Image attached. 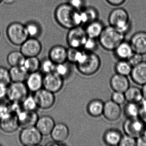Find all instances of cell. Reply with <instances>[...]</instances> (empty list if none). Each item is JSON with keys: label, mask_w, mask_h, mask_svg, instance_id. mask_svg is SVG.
<instances>
[{"label": "cell", "mask_w": 146, "mask_h": 146, "mask_svg": "<svg viewBox=\"0 0 146 146\" xmlns=\"http://www.w3.org/2000/svg\"><path fill=\"white\" fill-rule=\"evenodd\" d=\"M54 17L60 25L67 29L82 25L80 11L74 9L68 3L59 5L55 10Z\"/></svg>", "instance_id": "cell-1"}, {"label": "cell", "mask_w": 146, "mask_h": 146, "mask_svg": "<svg viewBox=\"0 0 146 146\" xmlns=\"http://www.w3.org/2000/svg\"><path fill=\"white\" fill-rule=\"evenodd\" d=\"M76 64L80 73L84 76H90L99 70L101 62L99 56L94 52L81 50Z\"/></svg>", "instance_id": "cell-2"}, {"label": "cell", "mask_w": 146, "mask_h": 146, "mask_svg": "<svg viewBox=\"0 0 146 146\" xmlns=\"http://www.w3.org/2000/svg\"><path fill=\"white\" fill-rule=\"evenodd\" d=\"M125 35L120 33L113 26L104 27L98 38L99 43L104 49L107 51H114L122 42L124 40Z\"/></svg>", "instance_id": "cell-3"}, {"label": "cell", "mask_w": 146, "mask_h": 146, "mask_svg": "<svg viewBox=\"0 0 146 146\" xmlns=\"http://www.w3.org/2000/svg\"><path fill=\"white\" fill-rule=\"evenodd\" d=\"M108 21L109 25L113 26L125 35L131 27L129 13L125 9L121 7L115 8L111 12Z\"/></svg>", "instance_id": "cell-4"}, {"label": "cell", "mask_w": 146, "mask_h": 146, "mask_svg": "<svg viewBox=\"0 0 146 146\" xmlns=\"http://www.w3.org/2000/svg\"><path fill=\"white\" fill-rule=\"evenodd\" d=\"M7 35L10 42L15 46H21L29 38L25 25L18 22L8 25Z\"/></svg>", "instance_id": "cell-5"}, {"label": "cell", "mask_w": 146, "mask_h": 146, "mask_svg": "<svg viewBox=\"0 0 146 146\" xmlns=\"http://www.w3.org/2000/svg\"><path fill=\"white\" fill-rule=\"evenodd\" d=\"M42 136L35 126L25 127L19 133V141L24 146H36L41 142Z\"/></svg>", "instance_id": "cell-6"}, {"label": "cell", "mask_w": 146, "mask_h": 146, "mask_svg": "<svg viewBox=\"0 0 146 146\" xmlns=\"http://www.w3.org/2000/svg\"><path fill=\"white\" fill-rule=\"evenodd\" d=\"M29 91L24 82H12L7 87V97L11 102L21 103L29 95Z\"/></svg>", "instance_id": "cell-7"}, {"label": "cell", "mask_w": 146, "mask_h": 146, "mask_svg": "<svg viewBox=\"0 0 146 146\" xmlns=\"http://www.w3.org/2000/svg\"><path fill=\"white\" fill-rule=\"evenodd\" d=\"M87 37L84 29L81 26H77L69 29L66 40L70 47L80 49L82 47Z\"/></svg>", "instance_id": "cell-8"}, {"label": "cell", "mask_w": 146, "mask_h": 146, "mask_svg": "<svg viewBox=\"0 0 146 146\" xmlns=\"http://www.w3.org/2000/svg\"><path fill=\"white\" fill-rule=\"evenodd\" d=\"M146 125L139 118H127L123 124V130L125 134L137 138L142 135Z\"/></svg>", "instance_id": "cell-9"}, {"label": "cell", "mask_w": 146, "mask_h": 146, "mask_svg": "<svg viewBox=\"0 0 146 146\" xmlns=\"http://www.w3.org/2000/svg\"><path fill=\"white\" fill-rule=\"evenodd\" d=\"M64 78L55 72L45 74L43 76V88L53 93H58L64 86Z\"/></svg>", "instance_id": "cell-10"}, {"label": "cell", "mask_w": 146, "mask_h": 146, "mask_svg": "<svg viewBox=\"0 0 146 146\" xmlns=\"http://www.w3.org/2000/svg\"><path fill=\"white\" fill-rule=\"evenodd\" d=\"M54 94L44 88L35 92L34 96L38 107L42 109L51 108L55 103Z\"/></svg>", "instance_id": "cell-11"}, {"label": "cell", "mask_w": 146, "mask_h": 146, "mask_svg": "<svg viewBox=\"0 0 146 146\" xmlns=\"http://www.w3.org/2000/svg\"><path fill=\"white\" fill-rule=\"evenodd\" d=\"M20 46V51L25 58L37 57L42 49L40 42L37 38L32 37H29Z\"/></svg>", "instance_id": "cell-12"}, {"label": "cell", "mask_w": 146, "mask_h": 146, "mask_svg": "<svg viewBox=\"0 0 146 146\" xmlns=\"http://www.w3.org/2000/svg\"><path fill=\"white\" fill-rule=\"evenodd\" d=\"M133 52L146 54V31H140L135 33L129 41Z\"/></svg>", "instance_id": "cell-13"}, {"label": "cell", "mask_w": 146, "mask_h": 146, "mask_svg": "<svg viewBox=\"0 0 146 146\" xmlns=\"http://www.w3.org/2000/svg\"><path fill=\"white\" fill-rule=\"evenodd\" d=\"M121 114L120 105L115 103L111 100L104 103L103 115L108 121H116L119 118Z\"/></svg>", "instance_id": "cell-14"}, {"label": "cell", "mask_w": 146, "mask_h": 146, "mask_svg": "<svg viewBox=\"0 0 146 146\" xmlns=\"http://www.w3.org/2000/svg\"><path fill=\"white\" fill-rule=\"evenodd\" d=\"M17 116L20 126L23 128L35 126L39 118V116L36 111L23 110Z\"/></svg>", "instance_id": "cell-15"}, {"label": "cell", "mask_w": 146, "mask_h": 146, "mask_svg": "<svg viewBox=\"0 0 146 146\" xmlns=\"http://www.w3.org/2000/svg\"><path fill=\"white\" fill-rule=\"evenodd\" d=\"M70 130L68 126L62 123L55 124L50 134L53 141L57 143H63L69 137Z\"/></svg>", "instance_id": "cell-16"}, {"label": "cell", "mask_w": 146, "mask_h": 146, "mask_svg": "<svg viewBox=\"0 0 146 146\" xmlns=\"http://www.w3.org/2000/svg\"><path fill=\"white\" fill-rule=\"evenodd\" d=\"M43 82L42 73L37 71L29 73L25 84L29 91L35 93L43 88Z\"/></svg>", "instance_id": "cell-17"}, {"label": "cell", "mask_w": 146, "mask_h": 146, "mask_svg": "<svg viewBox=\"0 0 146 146\" xmlns=\"http://www.w3.org/2000/svg\"><path fill=\"white\" fill-rule=\"evenodd\" d=\"M55 124L52 117L45 115L39 117L35 126L42 135L47 136L50 135Z\"/></svg>", "instance_id": "cell-18"}, {"label": "cell", "mask_w": 146, "mask_h": 146, "mask_svg": "<svg viewBox=\"0 0 146 146\" xmlns=\"http://www.w3.org/2000/svg\"><path fill=\"white\" fill-rule=\"evenodd\" d=\"M48 58L56 64L67 61V49L61 45L54 46L49 50Z\"/></svg>", "instance_id": "cell-19"}, {"label": "cell", "mask_w": 146, "mask_h": 146, "mask_svg": "<svg viewBox=\"0 0 146 146\" xmlns=\"http://www.w3.org/2000/svg\"><path fill=\"white\" fill-rule=\"evenodd\" d=\"M130 75L136 84L143 86L146 84V61H143L133 66Z\"/></svg>", "instance_id": "cell-20"}, {"label": "cell", "mask_w": 146, "mask_h": 146, "mask_svg": "<svg viewBox=\"0 0 146 146\" xmlns=\"http://www.w3.org/2000/svg\"><path fill=\"white\" fill-rule=\"evenodd\" d=\"M19 127L17 115L11 114L0 119V129L5 133H13Z\"/></svg>", "instance_id": "cell-21"}, {"label": "cell", "mask_w": 146, "mask_h": 146, "mask_svg": "<svg viewBox=\"0 0 146 146\" xmlns=\"http://www.w3.org/2000/svg\"><path fill=\"white\" fill-rule=\"evenodd\" d=\"M110 84L113 91L124 93L129 87L130 82L126 76L116 73L111 78Z\"/></svg>", "instance_id": "cell-22"}, {"label": "cell", "mask_w": 146, "mask_h": 146, "mask_svg": "<svg viewBox=\"0 0 146 146\" xmlns=\"http://www.w3.org/2000/svg\"><path fill=\"white\" fill-rule=\"evenodd\" d=\"M104 27L103 23L97 19L87 24L84 30L88 37L97 39L101 34Z\"/></svg>", "instance_id": "cell-23"}, {"label": "cell", "mask_w": 146, "mask_h": 146, "mask_svg": "<svg viewBox=\"0 0 146 146\" xmlns=\"http://www.w3.org/2000/svg\"><path fill=\"white\" fill-rule=\"evenodd\" d=\"M122 136L123 135L119 130L112 128L105 131L103 140L106 144L109 146H119Z\"/></svg>", "instance_id": "cell-24"}, {"label": "cell", "mask_w": 146, "mask_h": 146, "mask_svg": "<svg viewBox=\"0 0 146 146\" xmlns=\"http://www.w3.org/2000/svg\"><path fill=\"white\" fill-rule=\"evenodd\" d=\"M115 57L119 60H127L134 52L129 42L124 40L113 51Z\"/></svg>", "instance_id": "cell-25"}, {"label": "cell", "mask_w": 146, "mask_h": 146, "mask_svg": "<svg viewBox=\"0 0 146 146\" xmlns=\"http://www.w3.org/2000/svg\"><path fill=\"white\" fill-rule=\"evenodd\" d=\"M104 103L100 99H94L87 105V111L91 117H98L103 115Z\"/></svg>", "instance_id": "cell-26"}, {"label": "cell", "mask_w": 146, "mask_h": 146, "mask_svg": "<svg viewBox=\"0 0 146 146\" xmlns=\"http://www.w3.org/2000/svg\"><path fill=\"white\" fill-rule=\"evenodd\" d=\"M9 70L12 82H24L29 74L23 66H12Z\"/></svg>", "instance_id": "cell-27"}, {"label": "cell", "mask_w": 146, "mask_h": 146, "mask_svg": "<svg viewBox=\"0 0 146 146\" xmlns=\"http://www.w3.org/2000/svg\"><path fill=\"white\" fill-rule=\"evenodd\" d=\"M124 94L128 102L138 103L143 99L141 89L135 86H129Z\"/></svg>", "instance_id": "cell-28"}, {"label": "cell", "mask_w": 146, "mask_h": 146, "mask_svg": "<svg viewBox=\"0 0 146 146\" xmlns=\"http://www.w3.org/2000/svg\"><path fill=\"white\" fill-rule=\"evenodd\" d=\"M25 57L20 51H13L8 54L7 61L8 64L12 66H23Z\"/></svg>", "instance_id": "cell-29"}, {"label": "cell", "mask_w": 146, "mask_h": 146, "mask_svg": "<svg viewBox=\"0 0 146 146\" xmlns=\"http://www.w3.org/2000/svg\"><path fill=\"white\" fill-rule=\"evenodd\" d=\"M40 62L37 57H28L23 66L29 73H32L40 70Z\"/></svg>", "instance_id": "cell-30"}, {"label": "cell", "mask_w": 146, "mask_h": 146, "mask_svg": "<svg viewBox=\"0 0 146 146\" xmlns=\"http://www.w3.org/2000/svg\"><path fill=\"white\" fill-rule=\"evenodd\" d=\"M124 113L127 118L139 117V104L135 102H127L124 107Z\"/></svg>", "instance_id": "cell-31"}, {"label": "cell", "mask_w": 146, "mask_h": 146, "mask_svg": "<svg viewBox=\"0 0 146 146\" xmlns=\"http://www.w3.org/2000/svg\"><path fill=\"white\" fill-rule=\"evenodd\" d=\"M132 68L127 60H119L114 67L116 73L126 76L130 75Z\"/></svg>", "instance_id": "cell-32"}, {"label": "cell", "mask_w": 146, "mask_h": 146, "mask_svg": "<svg viewBox=\"0 0 146 146\" xmlns=\"http://www.w3.org/2000/svg\"><path fill=\"white\" fill-rule=\"evenodd\" d=\"M81 13L86 25L90 22L98 19V12L94 7H88L83 8L81 10Z\"/></svg>", "instance_id": "cell-33"}, {"label": "cell", "mask_w": 146, "mask_h": 146, "mask_svg": "<svg viewBox=\"0 0 146 146\" xmlns=\"http://www.w3.org/2000/svg\"><path fill=\"white\" fill-rule=\"evenodd\" d=\"M56 64L49 58H45L40 62V70L42 73L46 74L54 72Z\"/></svg>", "instance_id": "cell-34"}, {"label": "cell", "mask_w": 146, "mask_h": 146, "mask_svg": "<svg viewBox=\"0 0 146 146\" xmlns=\"http://www.w3.org/2000/svg\"><path fill=\"white\" fill-rule=\"evenodd\" d=\"M22 108L26 111H36L38 108L34 96L28 95L21 102Z\"/></svg>", "instance_id": "cell-35"}, {"label": "cell", "mask_w": 146, "mask_h": 146, "mask_svg": "<svg viewBox=\"0 0 146 146\" xmlns=\"http://www.w3.org/2000/svg\"><path fill=\"white\" fill-rule=\"evenodd\" d=\"M29 37L37 38L41 33L40 26L35 22H29L25 25Z\"/></svg>", "instance_id": "cell-36"}, {"label": "cell", "mask_w": 146, "mask_h": 146, "mask_svg": "<svg viewBox=\"0 0 146 146\" xmlns=\"http://www.w3.org/2000/svg\"><path fill=\"white\" fill-rule=\"evenodd\" d=\"M66 62L56 64L54 71V72H56L64 79L70 76L71 71L70 66L68 64H66Z\"/></svg>", "instance_id": "cell-37"}, {"label": "cell", "mask_w": 146, "mask_h": 146, "mask_svg": "<svg viewBox=\"0 0 146 146\" xmlns=\"http://www.w3.org/2000/svg\"><path fill=\"white\" fill-rule=\"evenodd\" d=\"M9 70L0 66V84L8 86L11 83Z\"/></svg>", "instance_id": "cell-38"}, {"label": "cell", "mask_w": 146, "mask_h": 146, "mask_svg": "<svg viewBox=\"0 0 146 146\" xmlns=\"http://www.w3.org/2000/svg\"><path fill=\"white\" fill-rule=\"evenodd\" d=\"M96 39L87 37L82 46V48L84 51L89 52H93L96 50L97 48Z\"/></svg>", "instance_id": "cell-39"}, {"label": "cell", "mask_w": 146, "mask_h": 146, "mask_svg": "<svg viewBox=\"0 0 146 146\" xmlns=\"http://www.w3.org/2000/svg\"><path fill=\"white\" fill-rule=\"evenodd\" d=\"M119 146H136V138L126 134H125L124 135H123Z\"/></svg>", "instance_id": "cell-40"}, {"label": "cell", "mask_w": 146, "mask_h": 146, "mask_svg": "<svg viewBox=\"0 0 146 146\" xmlns=\"http://www.w3.org/2000/svg\"><path fill=\"white\" fill-rule=\"evenodd\" d=\"M111 100L119 105L124 104L126 101L124 93L114 91L112 94Z\"/></svg>", "instance_id": "cell-41"}, {"label": "cell", "mask_w": 146, "mask_h": 146, "mask_svg": "<svg viewBox=\"0 0 146 146\" xmlns=\"http://www.w3.org/2000/svg\"><path fill=\"white\" fill-rule=\"evenodd\" d=\"M127 60L133 67L143 61V55L134 52Z\"/></svg>", "instance_id": "cell-42"}, {"label": "cell", "mask_w": 146, "mask_h": 146, "mask_svg": "<svg viewBox=\"0 0 146 146\" xmlns=\"http://www.w3.org/2000/svg\"><path fill=\"white\" fill-rule=\"evenodd\" d=\"M80 49L70 47L67 49V61L76 64Z\"/></svg>", "instance_id": "cell-43"}, {"label": "cell", "mask_w": 146, "mask_h": 146, "mask_svg": "<svg viewBox=\"0 0 146 146\" xmlns=\"http://www.w3.org/2000/svg\"><path fill=\"white\" fill-rule=\"evenodd\" d=\"M139 104V118L146 125V100L143 99Z\"/></svg>", "instance_id": "cell-44"}, {"label": "cell", "mask_w": 146, "mask_h": 146, "mask_svg": "<svg viewBox=\"0 0 146 146\" xmlns=\"http://www.w3.org/2000/svg\"><path fill=\"white\" fill-rule=\"evenodd\" d=\"M11 114L12 113L10 109V104L0 103V119Z\"/></svg>", "instance_id": "cell-45"}, {"label": "cell", "mask_w": 146, "mask_h": 146, "mask_svg": "<svg viewBox=\"0 0 146 146\" xmlns=\"http://www.w3.org/2000/svg\"><path fill=\"white\" fill-rule=\"evenodd\" d=\"M68 3L77 11H81L83 9L84 5V0H69Z\"/></svg>", "instance_id": "cell-46"}, {"label": "cell", "mask_w": 146, "mask_h": 146, "mask_svg": "<svg viewBox=\"0 0 146 146\" xmlns=\"http://www.w3.org/2000/svg\"><path fill=\"white\" fill-rule=\"evenodd\" d=\"M136 146H146V137L141 135L136 138Z\"/></svg>", "instance_id": "cell-47"}, {"label": "cell", "mask_w": 146, "mask_h": 146, "mask_svg": "<svg viewBox=\"0 0 146 146\" xmlns=\"http://www.w3.org/2000/svg\"><path fill=\"white\" fill-rule=\"evenodd\" d=\"M108 3L113 6H119L124 3L125 0H106Z\"/></svg>", "instance_id": "cell-48"}, {"label": "cell", "mask_w": 146, "mask_h": 146, "mask_svg": "<svg viewBox=\"0 0 146 146\" xmlns=\"http://www.w3.org/2000/svg\"><path fill=\"white\" fill-rule=\"evenodd\" d=\"M8 86L0 84V99H2L7 96Z\"/></svg>", "instance_id": "cell-49"}, {"label": "cell", "mask_w": 146, "mask_h": 146, "mask_svg": "<svg viewBox=\"0 0 146 146\" xmlns=\"http://www.w3.org/2000/svg\"><path fill=\"white\" fill-rule=\"evenodd\" d=\"M142 92L143 99L146 100V84L143 85L142 88L141 89Z\"/></svg>", "instance_id": "cell-50"}, {"label": "cell", "mask_w": 146, "mask_h": 146, "mask_svg": "<svg viewBox=\"0 0 146 146\" xmlns=\"http://www.w3.org/2000/svg\"><path fill=\"white\" fill-rule=\"evenodd\" d=\"M143 135L145 137H146V128L144 129V131H143Z\"/></svg>", "instance_id": "cell-51"}, {"label": "cell", "mask_w": 146, "mask_h": 146, "mask_svg": "<svg viewBox=\"0 0 146 146\" xmlns=\"http://www.w3.org/2000/svg\"><path fill=\"white\" fill-rule=\"evenodd\" d=\"M3 0H0V4L1 3V2H3Z\"/></svg>", "instance_id": "cell-52"}]
</instances>
